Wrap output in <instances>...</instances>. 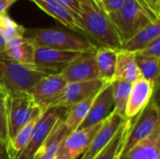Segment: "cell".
Instances as JSON below:
<instances>
[{
    "mask_svg": "<svg viewBox=\"0 0 160 159\" xmlns=\"http://www.w3.org/2000/svg\"><path fill=\"white\" fill-rule=\"evenodd\" d=\"M74 19L80 32L93 39L99 47L121 50V38L106 13L81 4L80 14Z\"/></svg>",
    "mask_w": 160,
    "mask_h": 159,
    "instance_id": "6da1fadb",
    "label": "cell"
},
{
    "mask_svg": "<svg viewBox=\"0 0 160 159\" xmlns=\"http://www.w3.org/2000/svg\"><path fill=\"white\" fill-rule=\"evenodd\" d=\"M24 36L35 45L65 52H87L98 48L89 39L58 28L26 29Z\"/></svg>",
    "mask_w": 160,
    "mask_h": 159,
    "instance_id": "7a4b0ae2",
    "label": "cell"
},
{
    "mask_svg": "<svg viewBox=\"0 0 160 159\" xmlns=\"http://www.w3.org/2000/svg\"><path fill=\"white\" fill-rule=\"evenodd\" d=\"M108 17L114 25L122 44L150 22L159 21V18L147 10L139 0H125L123 6Z\"/></svg>",
    "mask_w": 160,
    "mask_h": 159,
    "instance_id": "3957f363",
    "label": "cell"
},
{
    "mask_svg": "<svg viewBox=\"0 0 160 159\" xmlns=\"http://www.w3.org/2000/svg\"><path fill=\"white\" fill-rule=\"evenodd\" d=\"M47 74L23 66L5 52L0 53V87L8 93H29L35 83Z\"/></svg>",
    "mask_w": 160,
    "mask_h": 159,
    "instance_id": "277c9868",
    "label": "cell"
},
{
    "mask_svg": "<svg viewBox=\"0 0 160 159\" xmlns=\"http://www.w3.org/2000/svg\"><path fill=\"white\" fill-rule=\"evenodd\" d=\"M6 112L9 141L33 117L45 111L36 103L29 93L18 92L6 95Z\"/></svg>",
    "mask_w": 160,
    "mask_h": 159,
    "instance_id": "5b68a950",
    "label": "cell"
},
{
    "mask_svg": "<svg viewBox=\"0 0 160 159\" xmlns=\"http://www.w3.org/2000/svg\"><path fill=\"white\" fill-rule=\"evenodd\" d=\"M67 110L68 109L66 108L60 107L50 108L46 110L35 126L28 143L13 159L34 158L37 152L41 147L54 126L64 118Z\"/></svg>",
    "mask_w": 160,
    "mask_h": 159,
    "instance_id": "8992f818",
    "label": "cell"
},
{
    "mask_svg": "<svg viewBox=\"0 0 160 159\" xmlns=\"http://www.w3.org/2000/svg\"><path fill=\"white\" fill-rule=\"evenodd\" d=\"M158 127H160L159 108L155 100H151V102L138 114L137 119L134 122L132 121L123 154L144 141Z\"/></svg>",
    "mask_w": 160,
    "mask_h": 159,
    "instance_id": "52a82bcc",
    "label": "cell"
},
{
    "mask_svg": "<svg viewBox=\"0 0 160 159\" xmlns=\"http://www.w3.org/2000/svg\"><path fill=\"white\" fill-rule=\"evenodd\" d=\"M105 84L106 83L99 79L68 82L63 90L46 105V110L56 107L68 109L74 104L96 96Z\"/></svg>",
    "mask_w": 160,
    "mask_h": 159,
    "instance_id": "ba28073f",
    "label": "cell"
},
{
    "mask_svg": "<svg viewBox=\"0 0 160 159\" xmlns=\"http://www.w3.org/2000/svg\"><path fill=\"white\" fill-rule=\"evenodd\" d=\"M79 53L35 45L34 66L47 75L59 74Z\"/></svg>",
    "mask_w": 160,
    "mask_h": 159,
    "instance_id": "9c48e42d",
    "label": "cell"
},
{
    "mask_svg": "<svg viewBox=\"0 0 160 159\" xmlns=\"http://www.w3.org/2000/svg\"><path fill=\"white\" fill-rule=\"evenodd\" d=\"M101 124L70 132L62 142L55 159H79L89 147Z\"/></svg>",
    "mask_w": 160,
    "mask_h": 159,
    "instance_id": "30bf717a",
    "label": "cell"
},
{
    "mask_svg": "<svg viewBox=\"0 0 160 159\" xmlns=\"http://www.w3.org/2000/svg\"><path fill=\"white\" fill-rule=\"evenodd\" d=\"M95 52L96 51L79 53L59 73L67 83L98 79Z\"/></svg>",
    "mask_w": 160,
    "mask_h": 159,
    "instance_id": "8fae6325",
    "label": "cell"
},
{
    "mask_svg": "<svg viewBox=\"0 0 160 159\" xmlns=\"http://www.w3.org/2000/svg\"><path fill=\"white\" fill-rule=\"evenodd\" d=\"M126 120L127 119L123 116L112 112L110 116L101 123L89 147L81 157L82 159L94 158L112 140Z\"/></svg>",
    "mask_w": 160,
    "mask_h": 159,
    "instance_id": "7c38bea8",
    "label": "cell"
},
{
    "mask_svg": "<svg viewBox=\"0 0 160 159\" xmlns=\"http://www.w3.org/2000/svg\"><path fill=\"white\" fill-rule=\"evenodd\" d=\"M112 112L113 102L112 97V87L111 83H106L95 96L89 112L78 129L101 124Z\"/></svg>",
    "mask_w": 160,
    "mask_h": 159,
    "instance_id": "4fadbf2b",
    "label": "cell"
},
{
    "mask_svg": "<svg viewBox=\"0 0 160 159\" xmlns=\"http://www.w3.org/2000/svg\"><path fill=\"white\" fill-rule=\"evenodd\" d=\"M67 82L60 74L45 75L35 83L29 94L36 103L46 111V105L63 90Z\"/></svg>",
    "mask_w": 160,
    "mask_h": 159,
    "instance_id": "5bb4252c",
    "label": "cell"
},
{
    "mask_svg": "<svg viewBox=\"0 0 160 159\" xmlns=\"http://www.w3.org/2000/svg\"><path fill=\"white\" fill-rule=\"evenodd\" d=\"M154 86L145 79H139L131 84L125 116L127 120H132L151 102L155 92Z\"/></svg>",
    "mask_w": 160,
    "mask_h": 159,
    "instance_id": "9a60e30c",
    "label": "cell"
},
{
    "mask_svg": "<svg viewBox=\"0 0 160 159\" xmlns=\"http://www.w3.org/2000/svg\"><path fill=\"white\" fill-rule=\"evenodd\" d=\"M34 51L35 44L24 36L8 41L5 53L23 66L36 68L34 66Z\"/></svg>",
    "mask_w": 160,
    "mask_h": 159,
    "instance_id": "2e32d148",
    "label": "cell"
},
{
    "mask_svg": "<svg viewBox=\"0 0 160 159\" xmlns=\"http://www.w3.org/2000/svg\"><path fill=\"white\" fill-rule=\"evenodd\" d=\"M120 159H160V127L138 145L124 153Z\"/></svg>",
    "mask_w": 160,
    "mask_h": 159,
    "instance_id": "e0dca14e",
    "label": "cell"
},
{
    "mask_svg": "<svg viewBox=\"0 0 160 159\" xmlns=\"http://www.w3.org/2000/svg\"><path fill=\"white\" fill-rule=\"evenodd\" d=\"M119 50L98 47L95 52L98 79L104 83H111L114 80L117 53Z\"/></svg>",
    "mask_w": 160,
    "mask_h": 159,
    "instance_id": "ac0fdd59",
    "label": "cell"
},
{
    "mask_svg": "<svg viewBox=\"0 0 160 159\" xmlns=\"http://www.w3.org/2000/svg\"><path fill=\"white\" fill-rule=\"evenodd\" d=\"M158 37H160L159 21H155L139 30L129 39L125 41L121 46V50L138 52Z\"/></svg>",
    "mask_w": 160,
    "mask_h": 159,
    "instance_id": "d6986e66",
    "label": "cell"
},
{
    "mask_svg": "<svg viewBox=\"0 0 160 159\" xmlns=\"http://www.w3.org/2000/svg\"><path fill=\"white\" fill-rule=\"evenodd\" d=\"M141 78V73L135 60V52L119 50L117 53L114 80H121L132 84Z\"/></svg>",
    "mask_w": 160,
    "mask_h": 159,
    "instance_id": "ffe728a7",
    "label": "cell"
},
{
    "mask_svg": "<svg viewBox=\"0 0 160 159\" xmlns=\"http://www.w3.org/2000/svg\"><path fill=\"white\" fill-rule=\"evenodd\" d=\"M69 130L61 119L52 128L41 147L37 152L35 157L38 159H55L59 147L64 139L69 134Z\"/></svg>",
    "mask_w": 160,
    "mask_h": 159,
    "instance_id": "44dd1931",
    "label": "cell"
},
{
    "mask_svg": "<svg viewBox=\"0 0 160 159\" xmlns=\"http://www.w3.org/2000/svg\"><path fill=\"white\" fill-rule=\"evenodd\" d=\"M132 120H126L112 140L93 159H120L128 140Z\"/></svg>",
    "mask_w": 160,
    "mask_h": 159,
    "instance_id": "7402d4cb",
    "label": "cell"
},
{
    "mask_svg": "<svg viewBox=\"0 0 160 159\" xmlns=\"http://www.w3.org/2000/svg\"><path fill=\"white\" fill-rule=\"evenodd\" d=\"M34 2L40 9L45 11L50 16L60 22L63 25L70 30L80 32V29L74 20L73 15L56 0H30Z\"/></svg>",
    "mask_w": 160,
    "mask_h": 159,
    "instance_id": "603a6c76",
    "label": "cell"
},
{
    "mask_svg": "<svg viewBox=\"0 0 160 159\" xmlns=\"http://www.w3.org/2000/svg\"><path fill=\"white\" fill-rule=\"evenodd\" d=\"M44 112L38 113L35 117H33L25 126H23L11 139L8 141V153L9 158L13 159L28 143L32 132L34 130L35 126L37 125L38 121L40 119Z\"/></svg>",
    "mask_w": 160,
    "mask_h": 159,
    "instance_id": "cb8c5ba5",
    "label": "cell"
},
{
    "mask_svg": "<svg viewBox=\"0 0 160 159\" xmlns=\"http://www.w3.org/2000/svg\"><path fill=\"white\" fill-rule=\"evenodd\" d=\"M94 97L95 96L68 108L63 121L69 132L75 131L79 128L89 112Z\"/></svg>",
    "mask_w": 160,
    "mask_h": 159,
    "instance_id": "d4e9b609",
    "label": "cell"
},
{
    "mask_svg": "<svg viewBox=\"0 0 160 159\" xmlns=\"http://www.w3.org/2000/svg\"><path fill=\"white\" fill-rule=\"evenodd\" d=\"M111 87L113 102V112L126 118L125 112L130 94L131 83L121 80H113L111 82Z\"/></svg>",
    "mask_w": 160,
    "mask_h": 159,
    "instance_id": "484cf974",
    "label": "cell"
},
{
    "mask_svg": "<svg viewBox=\"0 0 160 159\" xmlns=\"http://www.w3.org/2000/svg\"><path fill=\"white\" fill-rule=\"evenodd\" d=\"M135 60L139 67L141 77L148 81L156 89L158 82L160 59L144 56L136 52Z\"/></svg>",
    "mask_w": 160,
    "mask_h": 159,
    "instance_id": "4316f807",
    "label": "cell"
},
{
    "mask_svg": "<svg viewBox=\"0 0 160 159\" xmlns=\"http://www.w3.org/2000/svg\"><path fill=\"white\" fill-rule=\"evenodd\" d=\"M25 30L26 29L22 25L18 24L7 13L0 15V31L7 39V42L21 37H24Z\"/></svg>",
    "mask_w": 160,
    "mask_h": 159,
    "instance_id": "83f0119b",
    "label": "cell"
},
{
    "mask_svg": "<svg viewBox=\"0 0 160 159\" xmlns=\"http://www.w3.org/2000/svg\"><path fill=\"white\" fill-rule=\"evenodd\" d=\"M6 95L7 92L0 87V140L6 144L8 148V122L6 112Z\"/></svg>",
    "mask_w": 160,
    "mask_h": 159,
    "instance_id": "f1b7e54d",
    "label": "cell"
},
{
    "mask_svg": "<svg viewBox=\"0 0 160 159\" xmlns=\"http://www.w3.org/2000/svg\"><path fill=\"white\" fill-rule=\"evenodd\" d=\"M137 53H140L142 55L148 56V57L160 59V37L152 41L150 44H148L145 48H143L142 51L138 52Z\"/></svg>",
    "mask_w": 160,
    "mask_h": 159,
    "instance_id": "f546056e",
    "label": "cell"
},
{
    "mask_svg": "<svg viewBox=\"0 0 160 159\" xmlns=\"http://www.w3.org/2000/svg\"><path fill=\"white\" fill-rule=\"evenodd\" d=\"M56 1L60 3L63 7H65L73 15L74 18L80 14L81 4L78 0H56Z\"/></svg>",
    "mask_w": 160,
    "mask_h": 159,
    "instance_id": "4dcf8cb0",
    "label": "cell"
},
{
    "mask_svg": "<svg viewBox=\"0 0 160 159\" xmlns=\"http://www.w3.org/2000/svg\"><path fill=\"white\" fill-rule=\"evenodd\" d=\"M139 2L150 12L159 18L160 0H139Z\"/></svg>",
    "mask_w": 160,
    "mask_h": 159,
    "instance_id": "1f68e13d",
    "label": "cell"
},
{
    "mask_svg": "<svg viewBox=\"0 0 160 159\" xmlns=\"http://www.w3.org/2000/svg\"><path fill=\"white\" fill-rule=\"evenodd\" d=\"M17 0H0V15L6 13L7 9Z\"/></svg>",
    "mask_w": 160,
    "mask_h": 159,
    "instance_id": "d6a6232c",
    "label": "cell"
},
{
    "mask_svg": "<svg viewBox=\"0 0 160 159\" xmlns=\"http://www.w3.org/2000/svg\"><path fill=\"white\" fill-rule=\"evenodd\" d=\"M0 159H10L6 144L0 140Z\"/></svg>",
    "mask_w": 160,
    "mask_h": 159,
    "instance_id": "836d02e7",
    "label": "cell"
},
{
    "mask_svg": "<svg viewBox=\"0 0 160 159\" xmlns=\"http://www.w3.org/2000/svg\"><path fill=\"white\" fill-rule=\"evenodd\" d=\"M7 43H8L7 42V39L5 38L4 35L0 31V53L5 52L6 48H7Z\"/></svg>",
    "mask_w": 160,
    "mask_h": 159,
    "instance_id": "e575fe53",
    "label": "cell"
},
{
    "mask_svg": "<svg viewBox=\"0 0 160 159\" xmlns=\"http://www.w3.org/2000/svg\"><path fill=\"white\" fill-rule=\"evenodd\" d=\"M79 2H80V4H83V3H85V0H78Z\"/></svg>",
    "mask_w": 160,
    "mask_h": 159,
    "instance_id": "d590c367",
    "label": "cell"
},
{
    "mask_svg": "<svg viewBox=\"0 0 160 159\" xmlns=\"http://www.w3.org/2000/svg\"><path fill=\"white\" fill-rule=\"evenodd\" d=\"M33 159H38V157H34V158Z\"/></svg>",
    "mask_w": 160,
    "mask_h": 159,
    "instance_id": "8d00e7d4",
    "label": "cell"
},
{
    "mask_svg": "<svg viewBox=\"0 0 160 159\" xmlns=\"http://www.w3.org/2000/svg\"><path fill=\"white\" fill-rule=\"evenodd\" d=\"M79 159H82V157H80V158H79Z\"/></svg>",
    "mask_w": 160,
    "mask_h": 159,
    "instance_id": "74e56055",
    "label": "cell"
}]
</instances>
